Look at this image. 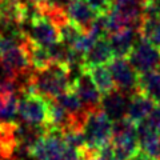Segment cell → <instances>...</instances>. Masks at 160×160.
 Wrapping results in <instances>:
<instances>
[{"label": "cell", "instance_id": "6da1fadb", "mask_svg": "<svg viewBox=\"0 0 160 160\" xmlns=\"http://www.w3.org/2000/svg\"><path fill=\"white\" fill-rule=\"evenodd\" d=\"M69 73L71 68L67 64L55 63L47 71L32 72L24 80L22 92H33L47 100H55L71 89L72 82H69Z\"/></svg>", "mask_w": 160, "mask_h": 160}, {"label": "cell", "instance_id": "7a4b0ae2", "mask_svg": "<svg viewBox=\"0 0 160 160\" xmlns=\"http://www.w3.org/2000/svg\"><path fill=\"white\" fill-rule=\"evenodd\" d=\"M113 160H131L140 152L138 127L126 118L113 123Z\"/></svg>", "mask_w": 160, "mask_h": 160}, {"label": "cell", "instance_id": "3957f363", "mask_svg": "<svg viewBox=\"0 0 160 160\" xmlns=\"http://www.w3.org/2000/svg\"><path fill=\"white\" fill-rule=\"evenodd\" d=\"M87 147L93 151L102 152L103 148L111 146L113 138V122L102 109L89 112L84 126Z\"/></svg>", "mask_w": 160, "mask_h": 160}, {"label": "cell", "instance_id": "277c9868", "mask_svg": "<svg viewBox=\"0 0 160 160\" xmlns=\"http://www.w3.org/2000/svg\"><path fill=\"white\" fill-rule=\"evenodd\" d=\"M18 113L28 126L46 128L48 124V100L33 92H20Z\"/></svg>", "mask_w": 160, "mask_h": 160}, {"label": "cell", "instance_id": "5b68a950", "mask_svg": "<svg viewBox=\"0 0 160 160\" xmlns=\"http://www.w3.org/2000/svg\"><path fill=\"white\" fill-rule=\"evenodd\" d=\"M67 147L60 132L44 129V133L28 149V155L33 160H63Z\"/></svg>", "mask_w": 160, "mask_h": 160}, {"label": "cell", "instance_id": "8992f818", "mask_svg": "<svg viewBox=\"0 0 160 160\" xmlns=\"http://www.w3.org/2000/svg\"><path fill=\"white\" fill-rule=\"evenodd\" d=\"M26 42V40H24ZM31 62L27 52V48L24 46L15 47L6 55L0 56V69L4 75V79L20 82V78H28L31 75Z\"/></svg>", "mask_w": 160, "mask_h": 160}, {"label": "cell", "instance_id": "52a82bcc", "mask_svg": "<svg viewBox=\"0 0 160 160\" xmlns=\"http://www.w3.org/2000/svg\"><path fill=\"white\" fill-rule=\"evenodd\" d=\"M29 26H31V35L29 38L39 43L43 47H51L60 43V32L59 28L49 20L47 16L40 13L33 7L29 18Z\"/></svg>", "mask_w": 160, "mask_h": 160}, {"label": "cell", "instance_id": "ba28073f", "mask_svg": "<svg viewBox=\"0 0 160 160\" xmlns=\"http://www.w3.org/2000/svg\"><path fill=\"white\" fill-rule=\"evenodd\" d=\"M128 60L138 73L151 72L160 67V51L140 38Z\"/></svg>", "mask_w": 160, "mask_h": 160}, {"label": "cell", "instance_id": "9c48e42d", "mask_svg": "<svg viewBox=\"0 0 160 160\" xmlns=\"http://www.w3.org/2000/svg\"><path fill=\"white\" fill-rule=\"evenodd\" d=\"M108 66L118 91L123 92L124 95H129V96L138 91L139 73L131 66L129 60L113 59Z\"/></svg>", "mask_w": 160, "mask_h": 160}, {"label": "cell", "instance_id": "30bf717a", "mask_svg": "<svg viewBox=\"0 0 160 160\" xmlns=\"http://www.w3.org/2000/svg\"><path fill=\"white\" fill-rule=\"evenodd\" d=\"M72 87L76 91L78 96L80 98L83 103V107L87 109L88 112H95L99 111L100 106H102V93L99 92V89L93 84L91 76L87 69L80 68L79 75L73 79Z\"/></svg>", "mask_w": 160, "mask_h": 160}, {"label": "cell", "instance_id": "8fae6325", "mask_svg": "<svg viewBox=\"0 0 160 160\" xmlns=\"http://www.w3.org/2000/svg\"><path fill=\"white\" fill-rule=\"evenodd\" d=\"M31 18V11L23 0H0V24L8 28H20Z\"/></svg>", "mask_w": 160, "mask_h": 160}, {"label": "cell", "instance_id": "7c38bea8", "mask_svg": "<svg viewBox=\"0 0 160 160\" xmlns=\"http://www.w3.org/2000/svg\"><path fill=\"white\" fill-rule=\"evenodd\" d=\"M138 135L140 152L151 160H160V132L148 119L138 126Z\"/></svg>", "mask_w": 160, "mask_h": 160}, {"label": "cell", "instance_id": "4fadbf2b", "mask_svg": "<svg viewBox=\"0 0 160 160\" xmlns=\"http://www.w3.org/2000/svg\"><path fill=\"white\" fill-rule=\"evenodd\" d=\"M66 12L69 22L84 33L89 31V28L98 18L86 0H69L66 6Z\"/></svg>", "mask_w": 160, "mask_h": 160}, {"label": "cell", "instance_id": "5bb4252c", "mask_svg": "<svg viewBox=\"0 0 160 160\" xmlns=\"http://www.w3.org/2000/svg\"><path fill=\"white\" fill-rule=\"evenodd\" d=\"M155 107H156V103L151 98H148L147 95L136 91L129 96L128 111H127L126 118L138 127L140 123H143L144 120H147L151 116Z\"/></svg>", "mask_w": 160, "mask_h": 160}, {"label": "cell", "instance_id": "9a60e30c", "mask_svg": "<svg viewBox=\"0 0 160 160\" xmlns=\"http://www.w3.org/2000/svg\"><path fill=\"white\" fill-rule=\"evenodd\" d=\"M100 108H102V111L106 113L113 123L126 119L127 111H128L126 95L123 92L118 91V89H115L113 92L103 96Z\"/></svg>", "mask_w": 160, "mask_h": 160}, {"label": "cell", "instance_id": "2e32d148", "mask_svg": "<svg viewBox=\"0 0 160 160\" xmlns=\"http://www.w3.org/2000/svg\"><path fill=\"white\" fill-rule=\"evenodd\" d=\"M138 31L133 28H126L120 32L109 35V44H111L112 52L116 56V59H129L131 53L133 51L135 46V36H136Z\"/></svg>", "mask_w": 160, "mask_h": 160}, {"label": "cell", "instance_id": "e0dca14e", "mask_svg": "<svg viewBox=\"0 0 160 160\" xmlns=\"http://www.w3.org/2000/svg\"><path fill=\"white\" fill-rule=\"evenodd\" d=\"M24 46L27 48L31 66L33 67V69L36 72L47 71L49 67H52V64H55L48 48L40 46L39 43H36L35 40L29 38V35L27 36L26 42H24Z\"/></svg>", "mask_w": 160, "mask_h": 160}, {"label": "cell", "instance_id": "ac0fdd59", "mask_svg": "<svg viewBox=\"0 0 160 160\" xmlns=\"http://www.w3.org/2000/svg\"><path fill=\"white\" fill-rule=\"evenodd\" d=\"M113 52L108 40L100 39L93 44V47L89 49L88 53L84 56V64L82 68H91L96 66H104L109 64L113 60Z\"/></svg>", "mask_w": 160, "mask_h": 160}, {"label": "cell", "instance_id": "d6986e66", "mask_svg": "<svg viewBox=\"0 0 160 160\" xmlns=\"http://www.w3.org/2000/svg\"><path fill=\"white\" fill-rule=\"evenodd\" d=\"M112 11L120 13L133 26L135 29H139L140 22L143 16V2L142 0H113Z\"/></svg>", "mask_w": 160, "mask_h": 160}, {"label": "cell", "instance_id": "ffe728a7", "mask_svg": "<svg viewBox=\"0 0 160 160\" xmlns=\"http://www.w3.org/2000/svg\"><path fill=\"white\" fill-rule=\"evenodd\" d=\"M139 38L147 40L160 51V16L159 15H143L138 29Z\"/></svg>", "mask_w": 160, "mask_h": 160}, {"label": "cell", "instance_id": "44dd1931", "mask_svg": "<svg viewBox=\"0 0 160 160\" xmlns=\"http://www.w3.org/2000/svg\"><path fill=\"white\" fill-rule=\"evenodd\" d=\"M138 91L151 98L156 104H160V69L139 73Z\"/></svg>", "mask_w": 160, "mask_h": 160}, {"label": "cell", "instance_id": "7402d4cb", "mask_svg": "<svg viewBox=\"0 0 160 160\" xmlns=\"http://www.w3.org/2000/svg\"><path fill=\"white\" fill-rule=\"evenodd\" d=\"M84 69L88 71L93 84L96 86L99 92L102 93L103 96H106V95L111 93L116 89L111 71H109V68H107L106 66H96V67L84 68Z\"/></svg>", "mask_w": 160, "mask_h": 160}, {"label": "cell", "instance_id": "603a6c76", "mask_svg": "<svg viewBox=\"0 0 160 160\" xmlns=\"http://www.w3.org/2000/svg\"><path fill=\"white\" fill-rule=\"evenodd\" d=\"M55 100L71 115H80V113L87 111V109L83 107L82 100H80V98L78 96V93L73 89V87H71V89H68L67 92L60 95V96Z\"/></svg>", "mask_w": 160, "mask_h": 160}, {"label": "cell", "instance_id": "cb8c5ba5", "mask_svg": "<svg viewBox=\"0 0 160 160\" xmlns=\"http://www.w3.org/2000/svg\"><path fill=\"white\" fill-rule=\"evenodd\" d=\"M86 2L98 18L107 16L113 7V0H86Z\"/></svg>", "mask_w": 160, "mask_h": 160}, {"label": "cell", "instance_id": "d4e9b609", "mask_svg": "<svg viewBox=\"0 0 160 160\" xmlns=\"http://www.w3.org/2000/svg\"><path fill=\"white\" fill-rule=\"evenodd\" d=\"M148 120H149V123L160 132V104H156V107H155V109L152 111L151 116L148 118Z\"/></svg>", "mask_w": 160, "mask_h": 160}, {"label": "cell", "instance_id": "484cf974", "mask_svg": "<svg viewBox=\"0 0 160 160\" xmlns=\"http://www.w3.org/2000/svg\"><path fill=\"white\" fill-rule=\"evenodd\" d=\"M131 160H151V159H149L148 156H146V155H144V153L139 152V153L136 155V156H135V158H132Z\"/></svg>", "mask_w": 160, "mask_h": 160}, {"label": "cell", "instance_id": "4316f807", "mask_svg": "<svg viewBox=\"0 0 160 160\" xmlns=\"http://www.w3.org/2000/svg\"><path fill=\"white\" fill-rule=\"evenodd\" d=\"M142 2H143V0H142Z\"/></svg>", "mask_w": 160, "mask_h": 160}]
</instances>
